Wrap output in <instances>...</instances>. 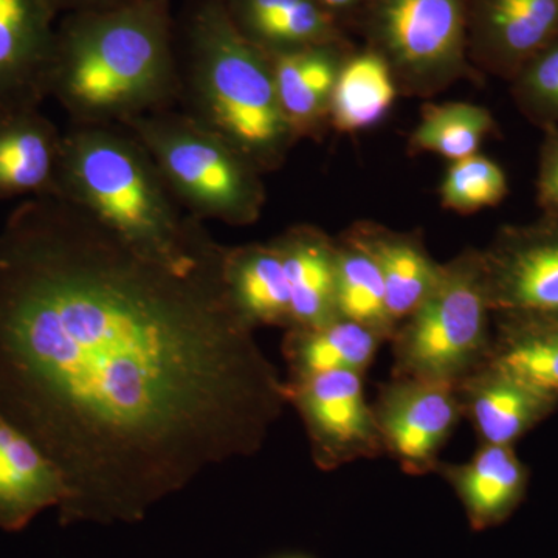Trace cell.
<instances>
[{"label":"cell","instance_id":"obj_6","mask_svg":"<svg viewBox=\"0 0 558 558\" xmlns=\"http://www.w3.org/2000/svg\"><path fill=\"white\" fill-rule=\"evenodd\" d=\"M492 322L481 250H464L442 264L428 295L396 329L392 377L457 387L487 362Z\"/></svg>","mask_w":558,"mask_h":558},{"label":"cell","instance_id":"obj_29","mask_svg":"<svg viewBox=\"0 0 558 558\" xmlns=\"http://www.w3.org/2000/svg\"><path fill=\"white\" fill-rule=\"evenodd\" d=\"M539 146L537 204L543 218L558 223V131L548 130Z\"/></svg>","mask_w":558,"mask_h":558},{"label":"cell","instance_id":"obj_32","mask_svg":"<svg viewBox=\"0 0 558 558\" xmlns=\"http://www.w3.org/2000/svg\"><path fill=\"white\" fill-rule=\"evenodd\" d=\"M271 558H314V557L307 556V554H303V553H286V554H279V556H275Z\"/></svg>","mask_w":558,"mask_h":558},{"label":"cell","instance_id":"obj_14","mask_svg":"<svg viewBox=\"0 0 558 558\" xmlns=\"http://www.w3.org/2000/svg\"><path fill=\"white\" fill-rule=\"evenodd\" d=\"M340 236L368 253L376 263L384 279L389 315L398 326L416 311L438 281L442 264L432 258L421 231H398L359 220Z\"/></svg>","mask_w":558,"mask_h":558},{"label":"cell","instance_id":"obj_16","mask_svg":"<svg viewBox=\"0 0 558 558\" xmlns=\"http://www.w3.org/2000/svg\"><path fill=\"white\" fill-rule=\"evenodd\" d=\"M274 241L288 278L292 306L290 329L318 328L339 318L336 238L318 227L301 223L290 227Z\"/></svg>","mask_w":558,"mask_h":558},{"label":"cell","instance_id":"obj_4","mask_svg":"<svg viewBox=\"0 0 558 558\" xmlns=\"http://www.w3.org/2000/svg\"><path fill=\"white\" fill-rule=\"evenodd\" d=\"M183 36L182 112L263 174L278 171L299 142L279 106L270 54L242 35L223 0H194Z\"/></svg>","mask_w":558,"mask_h":558},{"label":"cell","instance_id":"obj_19","mask_svg":"<svg viewBox=\"0 0 558 558\" xmlns=\"http://www.w3.org/2000/svg\"><path fill=\"white\" fill-rule=\"evenodd\" d=\"M223 5L242 35L270 57L337 43L332 14L317 0H223Z\"/></svg>","mask_w":558,"mask_h":558},{"label":"cell","instance_id":"obj_23","mask_svg":"<svg viewBox=\"0 0 558 558\" xmlns=\"http://www.w3.org/2000/svg\"><path fill=\"white\" fill-rule=\"evenodd\" d=\"M50 0H0V86L50 65L54 36Z\"/></svg>","mask_w":558,"mask_h":558},{"label":"cell","instance_id":"obj_22","mask_svg":"<svg viewBox=\"0 0 558 558\" xmlns=\"http://www.w3.org/2000/svg\"><path fill=\"white\" fill-rule=\"evenodd\" d=\"M398 97L391 69L379 53L349 54L333 87L329 128L340 134L371 130L385 120Z\"/></svg>","mask_w":558,"mask_h":558},{"label":"cell","instance_id":"obj_11","mask_svg":"<svg viewBox=\"0 0 558 558\" xmlns=\"http://www.w3.org/2000/svg\"><path fill=\"white\" fill-rule=\"evenodd\" d=\"M558 36V0H475L473 61L508 80Z\"/></svg>","mask_w":558,"mask_h":558},{"label":"cell","instance_id":"obj_30","mask_svg":"<svg viewBox=\"0 0 558 558\" xmlns=\"http://www.w3.org/2000/svg\"><path fill=\"white\" fill-rule=\"evenodd\" d=\"M142 0H50L51 7H64L81 13V11H97L116 9V7L130 5Z\"/></svg>","mask_w":558,"mask_h":558},{"label":"cell","instance_id":"obj_33","mask_svg":"<svg viewBox=\"0 0 558 558\" xmlns=\"http://www.w3.org/2000/svg\"><path fill=\"white\" fill-rule=\"evenodd\" d=\"M543 317H548V318L553 319V322L558 323V314L543 315Z\"/></svg>","mask_w":558,"mask_h":558},{"label":"cell","instance_id":"obj_7","mask_svg":"<svg viewBox=\"0 0 558 558\" xmlns=\"http://www.w3.org/2000/svg\"><path fill=\"white\" fill-rule=\"evenodd\" d=\"M468 0H377L371 16L373 51L399 94L432 98L470 76Z\"/></svg>","mask_w":558,"mask_h":558},{"label":"cell","instance_id":"obj_12","mask_svg":"<svg viewBox=\"0 0 558 558\" xmlns=\"http://www.w3.org/2000/svg\"><path fill=\"white\" fill-rule=\"evenodd\" d=\"M462 416L480 444L513 447L558 409V400L527 387L490 362L457 385Z\"/></svg>","mask_w":558,"mask_h":558},{"label":"cell","instance_id":"obj_15","mask_svg":"<svg viewBox=\"0 0 558 558\" xmlns=\"http://www.w3.org/2000/svg\"><path fill=\"white\" fill-rule=\"evenodd\" d=\"M68 498L61 473L27 435L0 413V529L20 532Z\"/></svg>","mask_w":558,"mask_h":558},{"label":"cell","instance_id":"obj_9","mask_svg":"<svg viewBox=\"0 0 558 558\" xmlns=\"http://www.w3.org/2000/svg\"><path fill=\"white\" fill-rule=\"evenodd\" d=\"M373 410L385 454L411 476L438 470L440 451L464 418L457 387L411 377L381 384Z\"/></svg>","mask_w":558,"mask_h":558},{"label":"cell","instance_id":"obj_2","mask_svg":"<svg viewBox=\"0 0 558 558\" xmlns=\"http://www.w3.org/2000/svg\"><path fill=\"white\" fill-rule=\"evenodd\" d=\"M47 76L73 124L124 126L174 109L179 60L168 0L73 14L54 36Z\"/></svg>","mask_w":558,"mask_h":558},{"label":"cell","instance_id":"obj_26","mask_svg":"<svg viewBox=\"0 0 558 558\" xmlns=\"http://www.w3.org/2000/svg\"><path fill=\"white\" fill-rule=\"evenodd\" d=\"M62 140L46 124L21 119L0 128V193L57 185Z\"/></svg>","mask_w":558,"mask_h":558},{"label":"cell","instance_id":"obj_17","mask_svg":"<svg viewBox=\"0 0 558 558\" xmlns=\"http://www.w3.org/2000/svg\"><path fill=\"white\" fill-rule=\"evenodd\" d=\"M348 57L337 43L271 57L279 106L296 142L328 130L333 87Z\"/></svg>","mask_w":558,"mask_h":558},{"label":"cell","instance_id":"obj_3","mask_svg":"<svg viewBox=\"0 0 558 558\" xmlns=\"http://www.w3.org/2000/svg\"><path fill=\"white\" fill-rule=\"evenodd\" d=\"M58 196L124 242L163 259H189L219 247L191 216L156 161L124 126L73 124L62 138Z\"/></svg>","mask_w":558,"mask_h":558},{"label":"cell","instance_id":"obj_13","mask_svg":"<svg viewBox=\"0 0 558 558\" xmlns=\"http://www.w3.org/2000/svg\"><path fill=\"white\" fill-rule=\"evenodd\" d=\"M436 473L453 488L475 532L501 526L526 495L527 468L510 446L480 444L468 462H440Z\"/></svg>","mask_w":558,"mask_h":558},{"label":"cell","instance_id":"obj_21","mask_svg":"<svg viewBox=\"0 0 558 558\" xmlns=\"http://www.w3.org/2000/svg\"><path fill=\"white\" fill-rule=\"evenodd\" d=\"M384 343L374 330L349 319L336 318L318 328L286 330L282 355L289 365V377L332 371L366 374Z\"/></svg>","mask_w":558,"mask_h":558},{"label":"cell","instance_id":"obj_20","mask_svg":"<svg viewBox=\"0 0 558 558\" xmlns=\"http://www.w3.org/2000/svg\"><path fill=\"white\" fill-rule=\"evenodd\" d=\"M487 362L558 400V323L543 315L494 314Z\"/></svg>","mask_w":558,"mask_h":558},{"label":"cell","instance_id":"obj_24","mask_svg":"<svg viewBox=\"0 0 558 558\" xmlns=\"http://www.w3.org/2000/svg\"><path fill=\"white\" fill-rule=\"evenodd\" d=\"M490 110L473 102H427L409 140L411 154H436L458 161L478 154L481 146L497 132Z\"/></svg>","mask_w":558,"mask_h":558},{"label":"cell","instance_id":"obj_27","mask_svg":"<svg viewBox=\"0 0 558 558\" xmlns=\"http://www.w3.org/2000/svg\"><path fill=\"white\" fill-rule=\"evenodd\" d=\"M509 194L506 171L484 154L451 161L439 186L442 207L458 215L494 208Z\"/></svg>","mask_w":558,"mask_h":558},{"label":"cell","instance_id":"obj_1","mask_svg":"<svg viewBox=\"0 0 558 558\" xmlns=\"http://www.w3.org/2000/svg\"><path fill=\"white\" fill-rule=\"evenodd\" d=\"M226 250L159 258L58 194L0 244V413L61 473L64 526L137 523L289 405Z\"/></svg>","mask_w":558,"mask_h":558},{"label":"cell","instance_id":"obj_18","mask_svg":"<svg viewBox=\"0 0 558 558\" xmlns=\"http://www.w3.org/2000/svg\"><path fill=\"white\" fill-rule=\"evenodd\" d=\"M223 277L231 301L252 328L290 329L288 278L274 240L227 247Z\"/></svg>","mask_w":558,"mask_h":558},{"label":"cell","instance_id":"obj_5","mask_svg":"<svg viewBox=\"0 0 558 558\" xmlns=\"http://www.w3.org/2000/svg\"><path fill=\"white\" fill-rule=\"evenodd\" d=\"M156 161L183 208L201 222H258L266 207L263 172L226 140L182 110L167 109L124 124Z\"/></svg>","mask_w":558,"mask_h":558},{"label":"cell","instance_id":"obj_31","mask_svg":"<svg viewBox=\"0 0 558 558\" xmlns=\"http://www.w3.org/2000/svg\"><path fill=\"white\" fill-rule=\"evenodd\" d=\"M318 3H322L325 9L330 10H340L347 9V7L354 5L359 0H317Z\"/></svg>","mask_w":558,"mask_h":558},{"label":"cell","instance_id":"obj_8","mask_svg":"<svg viewBox=\"0 0 558 558\" xmlns=\"http://www.w3.org/2000/svg\"><path fill=\"white\" fill-rule=\"evenodd\" d=\"M286 398L300 414L312 461L323 472L385 454L373 405L366 400L365 374L332 371L289 377Z\"/></svg>","mask_w":558,"mask_h":558},{"label":"cell","instance_id":"obj_25","mask_svg":"<svg viewBox=\"0 0 558 558\" xmlns=\"http://www.w3.org/2000/svg\"><path fill=\"white\" fill-rule=\"evenodd\" d=\"M337 240L336 306L339 318L365 326L391 341L398 325L391 318L384 279L368 253L343 238Z\"/></svg>","mask_w":558,"mask_h":558},{"label":"cell","instance_id":"obj_10","mask_svg":"<svg viewBox=\"0 0 558 558\" xmlns=\"http://www.w3.org/2000/svg\"><path fill=\"white\" fill-rule=\"evenodd\" d=\"M494 314H558V223L539 218L505 226L481 250Z\"/></svg>","mask_w":558,"mask_h":558},{"label":"cell","instance_id":"obj_28","mask_svg":"<svg viewBox=\"0 0 558 558\" xmlns=\"http://www.w3.org/2000/svg\"><path fill=\"white\" fill-rule=\"evenodd\" d=\"M510 94L532 124L558 131V36L513 76Z\"/></svg>","mask_w":558,"mask_h":558}]
</instances>
